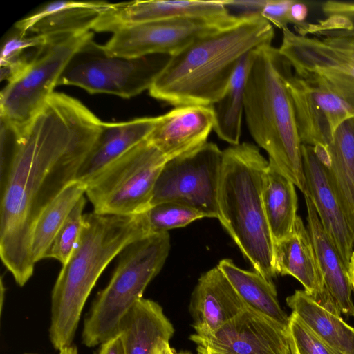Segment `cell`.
<instances>
[{
  "instance_id": "cell-1",
  "label": "cell",
  "mask_w": 354,
  "mask_h": 354,
  "mask_svg": "<svg viewBox=\"0 0 354 354\" xmlns=\"http://www.w3.org/2000/svg\"><path fill=\"white\" fill-rule=\"evenodd\" d=\"M102 124L80 101L54 92L20 135L1 142L0 256L18 286L34 272L38 217L75 180Z\"/></svg>"
},
{
  "instance_id": "cell-2",
  "label": "cell",
  "mask_w": 354,
  "mask_h": 354,
  "mask_svg": "<svg viewBox=\"0 0 354 354\" xmlns=\"http://www.w3.org/2000/svg\"><path fill=\"white\" fill-rule=\"evenodd\" d=\"M274 31L260 15L195 39L171 59L149 89L151 97L175 106H211L224 93L248 53L270 45Z\"/></svg>"
},
{
  "instance_id": "cell-3",
  "label": "cell",
  "mask_w": 354,
  "mask_h": 354,
  "mask_svg": "<svg viewBox=\"0 0 354 354\" xmlns=\"http://www.w3.org/2000/svg\"><path fill=\"white\" fill-rule=\"evenodd\" d=\"M148 235L143 212L84 215L77 243L52 290L49 339L55 350L72 345L86 301L109 263L131 243Z\"/></svg>"
},
{
  "instance_id": "cell-4",
  "label": "cell",
  "mask_w": 354,
  "mask_h": 354,
  "mask_svg": "<svg viewBox=\"0 0 354 354\" xmlns=\"http://www.w3.org/2000/svg\"><path fill=\"white\" fill-rule=\"evenodd\" d=\"M292 66L270 45L253 51L244 95L250 133L280 171L300 191L306 190L299 138L287 79Z\"/></svg>"
},
{
  "instance_id": "cell-5",
  "label": "cell",
  "mask_w": 354,
  "mask_h": 354,
  "mask_svg": "<svg viewBox=\"0 0 354 354\" xmlns=\"http://www.w3.org/2000/svg\"><path fill=\"white\" fill-rule=\"evenodd\" d=\"M218 219L254 271L272 280L274 239L265 214L263 188L268 161L249 142L223 151Z\"/></svg>"
},
{
  "instance_id": "cell-6",
  "label": "cell",
  "mask_w": 354,
  "mask_h": 354,
  "mask_svg": "<svg viewBox=\"0 0 354 354\" xmlns=\"http://www.w3.org/2000/svg\"><path fill=\"white\" fill-rule=\"evenodd\" d=\"M169 250L167 232L138 239L121 252L109 283L98 292L84 319V345L100 346L119 333L121 320L143 298L147 286L163 267Z\"/></svg>"
},
{
  "instance_id": "cell-7",
  "label": "cell",
  "mask_w": 354,
  "mask_h": 354,
  "mask_svg": "<svg viewBox=\"0 0 354 354\" xmlns=\"http://www.w3.org/2000/svg\"><path fill=\"white\" fill-rule=\"evenodd\" d=\"M92 31L52 36L35 58L1 91V122L20 135L54 93L53 89L75 53Z\"/></svg>"
},
{
  "instance_id": "cell-8",
  "label": "cell",
  "mask_w": 354,
  "mask_h": 354,
  "mask_svg": "<svg viewBox=\"0 0 354 354\" xmlns=\"http://www.w3.org/2000/svg\"><path fill=\"white\" fill-rule=\"evenodd\" d=\"M168 158L147 139L108 165L86 184L93 212L132 216L149 207L157 178Z\"/></svg>"
},
{
  "instance_id": "cell-9",
  "label": "cell",
  "mask_w": 354,
  "mask_h": 354,
  "mask_svg": "<svg viewBox=\"0 0 354 354\" xmlns=\"http://www.w3.org/2000/svg\"><path fill=\"white\" fill-rule=\"evenodd\" d=\"M171 57L167 54L133 58L114 56L92 38L71 59L57 85L78 86L92 94L130 98L150 88Z\"/></svg>"
},
{
  "instance_id": "cell-10",
  "label": "cell",
  "mask_w": 354,
  "mask_h": 354,
  "mask_svg": "<svg viewBox=\"0 0 354 354\" xmlns=\"http://www.w3.org/2000/svg\"><path fill=\"white\" fill-rule=\"evenodd\" d=\"M223 152L213 142L168 160L156 182L150 206L171 201L205 218H218L217 198Z\"/></svg>"
},
{
  "instance_id": "cell-11",
  "label": "cell",
  "mask_w": 354,
  "mask_h": 354,
  "mask_svg": "<svg viewBox=\"0 0 354 354\" xmlns=\"http://www.w3.org/2000/svg\"><path fill=\"white\" fill-rule=\"evenodd\" d=\"M279 53L296 75L318 81L354 110V55L327 37H310L282 30Z\"/></svg>"
},
{
  "instance_id": "cell-12",
  "label": "cell",
  "mask_w": 354,
  "mask_h": 354,
  "mask_svg": "<svg viewBox=\"0 0 354 354\" xmlns=\"http://www.w3.org/2000/svg\"><path fill=\"white\" fill-rule=\"evenodd\" d=\"M301 145L325 148L337 128L354 115L353 109L324 84L299 77L287 79Z\"/></svg>"
},
{
  "instance_id": "cell-13",
  "label": "cell",
  "mask_w": 354,
  "mask_h": 354,
  "mask_svg": "<svg viewBox=\"0 0 354 354\" xmlns=\"http://www.w3.org/2000/svg\"><path fill=\"white\" fill-rule=\"evenodd\" d=\"M241 17L232 14L225 6L223 0L109 3L92 30L113 33L124 27L168 19H192L227 27L236 23Z\"/></svg>"
},
{
  "instance_id": "cell-14",
  "label": "cell",
  "mask_w": 354,
  "mask_h": 354,
  "mask_svg": "<svg viewBox=\"0 0 354 354\" xmlns=\"http://www.w3.org/2000/svg\"><path fill=\"white\" fill-rule=\"evenodd\" d=\"M189 339L209 354H290L288 328L248 306L214 333Z\"/></svg>"
},
{
  "instance_id": "cell-15",
  "label": "cell",
  "mask_w": 354,
  "mask_h": 354,
  "mask_svg": "<svg viewBox=\"0 0 354 354\" xmlns=\"http://www.w3.org/2000/svg\"><path fill=\"white\" fill-rule=\"evenodd\" d=\"M225 27L192 19H168L122 28L103 45L110 55L127 58L175 55L195 39Z\"/></svg>"
},
{
  "instance_id": "cell-16",
  "label": "cell",
  "mask_w": 354,
  "mask_h": 354,
  "mask_svg": "<svg viewBox=\"0 0 354 354\" xmlns=\"http://www.w3.org/2000/svg\"><path fill=\"white\" fill-rule=\"evenodd\" d=\"M301 153L306 191L325 232L348 269L354 251V234L313 147L301 145Z\"/></svg>"
},
{
  "instance_id": "cell-17",
  "label": "cell",
  "mask_w": 354,
  "mask_h": 354,
  "mask_svg": "<svg viewBox=\"0 0 354 354\" xmlns=\"http://www.w3.org/2000/svg\"><path fill=\"white\" fill-rule=\"evenodd\" d=\"M214 126L212 106H179L158 116L153 130L147 139L169 160L207 142Z\"/></svg>"
},
{
  "instance_id": "cell-18",
  "label": "cell",
  "mask_w": 354,
  "mask_h": 354,
  "mask_svg": "<svg viewBox=\"0 0 354 354\" xmlns=\"http://www.w3.org/2000/svg\"><path fill=\"white\" fill-rule=\"evenodd\" d=\"M247 307L222 271L216 266L198 279L189 310L196 334L209 335Z\"/></svg>"
},
{
  "instance_id": "cell-19",
  "label": "cell",
  "mask_w": 354,
  "mask_h": 354,
  "mask_svg": "<svg viewBox=\"0 0 354 354\" xmlns=\"http://www.w3.org/2000/svg\"><path fill=\"white\" fill-rule=\"evenodd\" d=\"M109 3L102 1H55L15 24L24 35L55 36L92 31Z\"/></svg>"
},
{
  "instance_id": "cell-20",
  "label": "cell",
  "mask_w": 354,
  "mask_h": 354,
  "mask_svg": "<svg viewBox=\"0 0 354 354\" xmlns=\"http://www.w3.org/2000/svg\"><path fill=\"white\" fill-rule=\"evenodd\" d=\"M158 117H145L122 122H103L90 151L80 167L75 180L86 184L108 165L145 140Z\"/></svg>"
},
{
  "instance_id": "cell-21",
  "label": "cell",
  "mask_w": 354,
  "mask_h": 354,
  "mask_svg": "<svg viewBox=\"0 0 354 354\" xmlns=\"http://www.w3.org/2000/svg\"><path fill=\"white\" fill-rule=\"evenodd\" d=\"M274 263L277 274L290 275L304 290L318 298L326 290L322 273L308 229L297 216L292 232L274 243Z\"/></svg>"
},
{
  "instance_id": "cell-22",
  "label": "cell",
  "mask_w": 354,
  "mask_h": 354,
  "mask_svg": "<svg viewBox=\"0 0 354 354\" xmlns=\"http://www.w3.org/2000/svg\"><path fill=\"white\" fill-rule=\"evenodd\" d=\"M313 149L354 234V115L337 128L327 147Z\"/></svg>"
},
{
  "instance_id": "cell-23",
  "label": "cell",
  "mask_w": 354,
  "mask_h": 354,
  "mask_svg": "<svg viewBox=\"0 0 354 354\" xmlns=\"http://www.w3.org/2000/svg\"><path fill=\"white\" fill-rule=\"evenodd\" d=\"M292 311L322 339L339 354H354V328L341 317L333 297L317 301L304 290L286 298Z\"/></svg>"
},
{
  "instance_id": "cell-24",
  "label": "cell",
  "mask_w": 354,
  "mask_h": 354,
  "mask_svg": "<svg viewBox=\"0 0 354 354\" xmlns=\"http://www.w3.org/2000/svg\"><path fill=\"white\" fill-rule=\"evenodd\" d=\"M303 194L307 209L308 230L325 288L335 300L341 313L354 317V304L351 297L353 290L348 269L325 232L308 192L306 190Z\"/></svg>"
},
{
  "instance_id": "cell-25",
  "label": "cell",
  "mask_w": 354,
  "mask_h": 354,
  "mask_svg": "<svg viewBox=\"0 0 354 354\" xmlns=\"http://www.w3.org/2000/svg\"><path fill=\"white\" fill-rule=\"evenodd\" d=\"M119 333L126 354H152L160 340H170L174 328L158 303L142 298L121 320Z\"/></svg>"
},
{
  "instance_id": "cell-26",
  "label": "cell",
  "mask_w": 354,
  "mask_h": 354,
  "mask_svg": "<svg viewBox=\"0 0 354 354\" xmlns=\"http://www.w3.org/2000/svg\"><path fill=\"white\" fill-rule=\"evenodd\" d=\"M217 267L227 277L247 306L266 315L288 328L289 317L281 308L274 284L256 271L240 268L229 259Z\"/></svg>"
},
{
  "instance_id": "cell-27",
  "label": "cell",
  "mask_w": 354,
  "mask_h": 354,
  "mask_svg": "<svg viewBox=\"0 0 354 354\" xmlns=\"http://www.w3.org/2000/svg\"><path fill=\"white\" fill-rule=\"evenodd\" d=\"M263 203L274 241L288 236L298 216L295 185L269 160L264 177Z\"/></svg>"
},
{
  "instance_id": "cell-28",
  "label": "cell",
  "mask_w": 354,
  "mask_h": 354,
  "mask_svg": "<svg viewBox=\"0 0 354 354\" xmlns=\"http://www.w3.org/2000/svg\"><path fill=\"white\" fill-rule=\"evenodd\" d=\"M253 51L243 57L224 93L211 105L214 114L213 130L221 140L231 145L240 143L242 118L244 114V95Z\"/></svg>"
},
{
  "instance_id": "cell-29",
  "label": "cell",
  "mask_w": 354,
  "mask_h": 354,
  "mask_svg": "<svg viewBox=\"0 0 354 354\" xmlns=\"http://www.w3.org/2000/svg\"><path fill=\"white\" fill-rule=\"evenodd\" d=\"M86 192V185L74 180L42 211L32 231L31 251L35 263L46 254L68 214Z\"/></svg>"
},
{
  "instance_id": "cell-30",
  "label": "cell",
  "mask_w": 354,
  "mask_h": 354,
  "mask_svg": "<svg viewBox=\"0 0 354 354\" xmlns=\"http://www.w3.org/2000/svg\"><path fill=\"white\" fill-rule=\"evenodd\" d=\"M52 36L24 35L14 28L1 45L0 55L1 80L10 82L31 62L39 49Z\"/></svg>"
},
{
  "instance_id": "cell-31",
  "label": "cell",
  "mask_w": 354,
  "mask_h": 354,
  "mask_svg": "<svg viewBox=\"0 0 354 354\" xmlns=\"http://www.w3.org/2000/svg\"><path fill=\"white\" fill-rule=\"evenodd\" d=\"M322 10L325 19L316 24H307L297 34L354 39V2L328 1L322 3Z\"/></svg>"
},
{
  "instance_id": "cell-32",
  "label": "cell",
  "mask_w": 354,
  "mask_h": 354,
  "mask_svg": "<svg viewBox=\"0 0 354 354\" xmlns=\"http://www.w3.org/2000/svg\"><path fill=\"white\" fill-rule=\"evenodd\" d=\"M143 213L150 234L167 232L205 218L198 212L171 201L151 205Z\"/></svg>"
},
{
  "instance_id": "cell-33",
  "label": "cell",
  "mask_w": 354,
  "mask_h": 354,
  "mask_svg": "<svg viewBox=\"0 0 354 354\" xmlns=\"http://www.w3.org/2000/svg\"><path fill=\"white\" fill-rule=\"evenodd\" d=\"M86 199L82 196L74 206L51 243L45 259L50 258L64 265L73 253L83 225Z\"/></svg>"
},
{
  "instance_id": "cell-34",
  "label": "cell",
  "mask_w": 354,
  "mask_h": 354,
  "mask_svg": "<svg viewBox=\"0 0 354 354\" xmlns=\"http://www.w3.org/2000/svg\"><path fill=\"white\" fill-rule=\"evenodd\" d=\"M288 338L290 354H339L293 312L289 316Z\"/></svg>"
},
{
  "instance_id": "cell-35",
  "label": "cell",
  "mask_w": 354,
  "mask_h": 354,
  "mask_svg": "<svg viewBox=\"0 0 354 354\" xmlns=\"http://www.w3.org/2000/svg\"><path fill=\"white\" fill-rule=\"evenodd\" d=\"M293 0H266L260 15L283 30L289 24L288 12Z\"/></svg>"
},
{
  "instance_id": "cell-36",
  "label": "cell",
  "mask_w": 354,
  "mask_h": 354,
  "mask_svg": "<svg viewBox=\"0 0 354 354\" xmlns=\"http://www.w3.org/2000/svg\"><path fill=\"white\" fill-rule=\"evenodd\" d=\"M266 0H223L225 6L232 12H238V16L260 15Z\"/></svg>"
},
{
  "instance_id": "cell-37",
  "label": "cell",
  "mask_w": 354,
  "mask_h": 354,
  "mask_svg": "<svg viewBox=\"0 0 354 354\" xmlns=\"http://www.w3.org/2000/svg\"><path fill=\"white\" fill-rule=\"evenodd\" d=\"M308 9L306 3L293 0L288 12L289 24L294 25L297 31L302 29L308 24Z\"/></svg>"
},
{
  "instance_id": "cell-38",
  "label": "cell",
  "mask_w": 354,
  "mask_h": 354,
  "mask_svg": "<svg viewBox=\"0 0 354 354\" xmlns=\"http://www.w3.org/2000/svg\"><path fill=\"white\" fill-rule=\"evenodd\" d=\"M94 354H126L122 335L118 333L100 345Z\"/></svg>"
},
{
  "instance_id": "cell-39",
  "label": "cell",
  "mask_w": 354,
  "mask_h": 354,
  "mask_svg": "<svg viewBox=\"0 0 354 354\" xmlns=\"http://www.w3.org/2000/svg\"><path fill=\"white\" fill-rule=\"evenodd\" d=\"M169 340L161 339L154 346L152 354H170L171 346Z\"/></svg>"
},
{
  "instance_id": "cell-40",
  "label": "cell",
  "mask_w": 354,
  "mask_h": 354,
  "mask_svg": "<svg viewBox=\"0 0 354 354\" xmlns=\"http://www.w3.org/2000/svg\"><path fill=\"white\" fill-rule=\"evenodd\" d=\"M333 40L344 49L354 55V39L342 38V37H330Z\"/></svg>"
},
{
  "instance_id": "cell-41",
  "label": "cell",
  "mask_w": 354,
  "mask_h": 354,
  "mask_svg": "<svg viewBox=\"0 0 354 354\" xmlns=\"http://www.w3.org/2000/svg\"><path fill=\"white\" fill-rule=\"evenodd\" d=\"M348 273L349 280L352 286V290L354 291V251L350 259L348 267Z\"/></svg>"
},
{
  "instance_id": "cell-42",
  "label": "cell",
  "mask_w": 354,
  "mask_h": 354,
  "mask_svg": "<svg viewBox=\"0 0 354 354\" xmlns=\"http://www.w3.org/2000/svg\"><path fill=\"white\" fill-rule=\"evenodd\" d=\"M59 354H78V351L75 345H71L59 351Z\"/></svg>"
},
{
  "instance_id": "cell-43",
  "label": "cell",
  "mask_w": 354,
  "mask_h": 354,
  "mask_svg": "<svg viewBox=\"0 0 354 354\" xmlns=\"http://www.w3.org/2000/svg\"><path fill=\"white\" fill-rule=\"evenodd\" d=\"M196 351L197 354H209L208 351L201 346H197Z\"/></svg>"
},
{
  "instance_id": "cell-44",
  "label": "cell",
  "mask_w": 354,
  "mask_h": 354,
  "mask_svg": "<svg viewBox=\"0 0 354 354\" xmlns=\"http://www.w3.org/2000/svg\"><path fill=\"white\" fill-rule=\"evenodd\" d=\"M170 354H192V353L190 352L186 351H182L180 352H177L175 348L171 347Z\"/></svg>"
},
{
  "instance_id": "cell-45",
  "label": "cell",
  "mask_w": 354,
  "mask_h": 354,
  "mask_svg": "<svg viewBox=\"0 0 354 354\" xmlns=\"http://www.w3.org/2000/svg\"><path fill=\"white\" fill-rule=\"evenodd\" d=\"M26 354H33V353H26Z\"/></svg>"
}]
</instances>
